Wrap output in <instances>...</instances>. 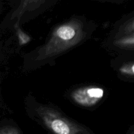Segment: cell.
Masks as SVG:
<instances>
[{
	"mask_svg": "<svg viewBox=\"0 0 134 134\" xmlns=\"http://www.w3.org/2000/svg\"><path fill=\"white\" fill-rule=\"evenodd\" d=\"M0 134H14V133H3V132H1V133H0Z\"/></svg>",
	"mask_w": 134,
	"mask_h": 134,
	"instance_id": "277c9868",
	"label": "cell"
},
{
	"mask_svg": "<svg viewBox=\"0 0 134 134\" xmlns=\"http://www.w3.org/2000/svg\"><path fill=\"white\" fill-rule=\"evenodd\" d=\"M48 124L56 134H71V128L64 120L56 119L50 120Z\"/></svg>",
	"mask_w": 134,
	"mask_h": 134,
	"instance_id": "7a4b0ae2",
	"label": "cell"
},
{
	"mask_svg": "<svg viewBox=\"0 0 134 134\" xmlns=\"http://www.w3.org/2000/svg\"><path fill=\"white\" fill-rule=\"evenodd\" d=\"M103 94L104 91L100 88H86L76 90L73 94V98L81 105L92 106L102 99Z\"/></svg>",
	"mask_w": 134,
	"mask_h": 134,
	"instance_id": "6da1fadb",
	"label": "cell"
},
{
	"mask_svg": "<svg viewBox=\"0 0 134 134\" xmlns=\"http://www.w3.org/2000/svg\"><path fill=\"white\" fill-rule=\"evenodd\" d=\"M57 35L64 40H69L72 39L75 35V31L73 27L70 26H62L58 30Z\"/></svg>",
	"mask_w": 134,
	"mask_h": 134,
	"instance_id": "3957f363",
	"label": "cell"
}]
</instances>
